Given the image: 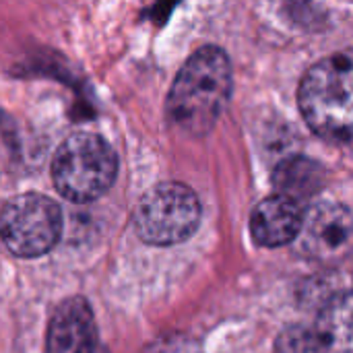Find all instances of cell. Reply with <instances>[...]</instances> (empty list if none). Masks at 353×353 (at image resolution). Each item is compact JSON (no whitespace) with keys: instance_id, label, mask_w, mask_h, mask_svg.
Here are the masks:
<instances>
[{"instance_id":"6da1fadb","label":"cell","mask_w":353,"mask_h":353,"mask_svg":"<svg viewBox=\"0 0 353 353\" xmlns=\"http://www.w3.org/2000/svg\"><path fill=\"white\" fill-rule=\"evenodd\" d=\"M232 91V64L223 50H196L180 68L168 95L170 122L188 137L207 134L219 120Z\"/></svg>"},{"instance_id":"7a4b0ae2","label":"cell","mask_w":353,"mask_h":353,"mask_svg":"<svg viewBox=\"0 0 353 353\" xmlns=\"http://www.w3.org/2000/svg\"><path fill=\"white\" fill-rule=\"evenodd\" d=\"M352 56L333 54L316 62L300 83V112L306 124L331 143H350L353 116Z\"/></svg>"},{"instance_id":"3957f363","label":"cell","mask_w":353,"mask_h":353,"mask_svg":"<svg viewBox=\"0 0 353 353\" xmlns=\"http://www.w3.org/2000/svg\"><path fill=\"white\" fill-rule=\"evenodd\" d=\"M118 174V157L110 143L95 132H74L56 149L52 178L70 203H91L105 194Z\"/></svg>"},{"instance_id":"277c9868","label":"cell","mask_w":353,"mask_h":353,"mask_svg":"<svg viewBox=\"0 0 353 353\" xmlns=\"http://www.w3.org/2000/svg\"><path fill=\"white\" fill-rule=\"evenodd\" d=\"M199 196L180 182H163L143 194L134 209L139 238L153 246H174L188 240L201 223Z\"/></svg>"},{"instance_id":"5b68a950","label":"cell","mask_w":353,"mask_h":353,"mask_svg":"<svg viewBox=\"0 0 353 353\" xmlns=\"http://www.w3.org/2000/svg\"><path fill=\"white\" fill-rule=\"evenodd\" d=\"M62 234V211L43 194H19L0 209V240L21 259L50 252Z\"/></svg>"},{"instance_id":"8992f818","label":"cell","mask_w":353,"mask_h":353,"mask_svg":"<svg viewBox=\"0 0 353 353\" xmlns=\"http://www.w3.org/2000/svg\"><path fill=\"white\" fill-rule=\"evenodd\" d=\"M300 250L319 263L335 265L350 254L352 248V213L339 203H319L304 213L298 234Z\"/></svg>"},{"instance_id":"52a82bcc","label":"cell","mask_w":353,"mask_h":353,"mask_svg":"<svg viewBox=\"0 0 353 353\" xmlns=\"http://www.w3.org/2000/svg\"><path fill=\"white\" fill-rule=\"evenodd\" d=\"M302 205L285 196H269L261 201L250 215V232L256 244L265 248H279L294 242L302 230Z\"/></svg>"},{"instance_id":"ba28073f","label":"cell","mask_w":353,"mask_h":353,"mask_svg":"<svg viewBox=\"0 0 353 353\" xmlns=\"http://www.w3.org/2000/svg\"><path fill=\"white\" fill-rule=\"evenodd\" d=\"M95 341L91 306L83 298L64 300L50 321L46 353H81Z\"/></svg>"},{"instance_id":"9c48e42d","label":"cell","mask_w":353,"mask_h":353,"mask_svg":"<svg viewBox=\"0 0 353 353\" xmlns=\"http://www.w3.org/2000/svg\"><path fill=\"white\" fill-rule=\"evenodd\" d=\"M273 182L279 196H285L298 205L321 192L325 184V170L319 161L296 155L283 159L273 174Z\"/></svg>"},{"instance_id":"30bf717a","label":"cell","mask_w":353,"mask_h":353,"mask_svg":"<svg viewBox=\"0 0 353 353\" xmlns=\"http://www.w3.org/2000/svg\"><path fill=\"white\" fill-rule=\"evenodd\" d=\"M327 353H350L352 347V298L347 292L329 298L316 319L314 327Z\"/></svg>"},{"instance_id":"8fae6325","label":"cell","mask_w":353,"mask_h":353,"mask_svg":"<svg viewBox=\"0 0 353 353\" xmlns=\"http://www.w3.org/2000/svg\"><path fill=\"white\" fill-rule=\"evenodd\" d=\"M277 353H327L314 329L294 325L288 327L277 339Z\"/></svg>"},{"instance_id":"7c38bea8","label":"cell","mask_w":353,"mask_h":353,"mask_svg":"<svg viewBox=\"0 0 353 353\" xmlns=\"http://www.w3.org/2000/svg\"><path fill=\"white\" fill-rule=\"evenodd\" d=\"M143 353H203V347L192 335L170 333L151 341Z\"/></svg>"},{"instance_id":"4fadbf2b","label":"cell","mask_w":353,"mask_h":353,"mask_svg":"<svg viewBox=\"0 0 353 353\" xmlns=\"http://www.w3.org/2000/svg\"><path fill=\"white\" fill-rule=\"evenodd\" d=\"M81 353H108V350H105V347H101V345L95 341V343H91L85 352H81Z\"/></svg>"}]
</instances>
